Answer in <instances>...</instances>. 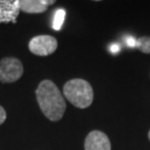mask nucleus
<instances>
[{
  "label": "nucleus",
  "instance_id": "2",
  "mask_svg": "<svg viewBox=\"0 0 150 150\" xmlns=\"http://www.w3.org/2000/svg\"><path fill=\"white\" fill-rule=\"evenodd\" d=\"M64 95L67 100L78 108H87L94 100V91L91 84L83 79H72L64 86Z\"/></svg>",
  "mask_w": 150,
  "mask_h": 150
},
{
  "label": "nucleus",
  "instance_id": "10",
  "mask_svg": "<svg viewBox=\"0 0 150 150\" xmlns=\"http://www.w3.org/2000/svg\"><path fill=\"white\" fill-rule=\"evenodd\" d=\"M126 43L129 47H136L137 46V40L133 36H128L126 38Z\"/></svg>",
  "mask_w": 150,
  "mask_h": 150
},
{
  "label": "nucleus",
  "instance_id": "5",
  "mask_svg": "<svg viewBox=\"0 0 150 150\" xmlns=\"http://www.w3.org/2000/svg\"><path fill=\"white\" fill-rule=\"evenodd\" d=\"M84 148L85 150H111V143L103 132L96 130L86 137Z\"/></svg>",
  "mask_w": 150,
  "mask_h": 150
},
{
  "label": "nucleus",
  "instance_id": "13",
  "mask_svg": "<svg viewBox=\"0 0 150 150\" xmlns=\"http://www.w3.org/2000/svg\"><path fill=\"white\" fill-rule=\"evenodd\" d=\"M148 139H149V140H150V131L148 132Z\"/></svg>",
  "mask_w": 150,
  "mask_h": 150
},
{
  "label": "nucleus",
  "instance_id": "3",
  "mask_svg": "<svg viewBox=\"0 0 150 150\" xmlns=\"http://www.w3.org/2000/svg\"><path fill=\"white\" fill-rule=\"evenodd\" d=\"M23 74V65L16 58H4L0 61V81L13 83L19 80Z\"/></svg>",
  "mask_w": 150,
  "mask_h": 150
},
{
  "label": "nucleus",
  "instance_id": "8",
  "mask_svg": "<svg viewBox=\"0 0 150 150\" xmlns=\"http://www.w3.org/2000/svg\"><path fill=\"white\" fill-rule=\"evenodd\" d=\"M65 18V11L64 9H59L56 11L55 16H54V22H53V28L55 30H59L64 22Z\"/></svg>",
  "mask_w": 150,
  "mask_h": 150
},
{
  "label": "nucleus",
  "instance_id": "4",
  "mask_svg": "<svg viewBox=\"0 0 150 150\" xmlns=\"http://www.w3.org/2000/svg\"><path fill=\"white\" fill-rule=\"evenodd\" d=\"M58 48V41L51 35H38L29 41L28 49L36 56L46 57L53 54Z\"/></svg>",
  "mask_w": 150,
  "mask_h": 150
},
{
  "label": "nucleus",
  "instance_id": "6",
  "mask_svg": "<svg viewBox=\"0 0 150 150\" xmlns=\"http://www.w3.org/2000/svg\"><path fill=\"white\" fill-rule=\"evenodd\" d=\"M20 11V0H0V23H16Z\"/></svg>",
  "mask_w": 150,
  "mask_h": 150
},
{
  "label": "nucleus",
  "instance_id": "12",
  "mask_svg": "<svg viewBox=\"0 0 150 150\" xmlns=\"http://www.w3.org/2000/svg\"><path fill=\"white\" fill-rule=\"evenodd\" d=\"M120 51V46L118 44H112L111 46H110V52L115 54V53H118Z\"/></svg>",
  "mask_w": 150,
  "mask_h": 150
},
{
  "label": "nucleus",
  "instance_id": "1",
  "mask_svg": "<svg viewBox=\"0 0 150 150\" xmlns=\"http://www.w3.org/2000/svg\"><path fill=\"white\" fill-rule=\"evenodd\" d=\"M41 111L50 121H59L67 109L64 98L56 84L51 80H43L35 92Z\"/></svg>",
  "mask_w": 150,
  "mask_h": 150
},
{
  "label": "nucleus",
  "instance_id": "11",
  "mask_svg": "<svg viewBox=\"0 0 150 150\" xmlns=\"http://www.w3.org/2000/svg\"><path fill=\"white\" fill-rule=\"evenodd\" d=\"M6 117H7V114H6L5 109L0 105V125H2L5 122Z\"/></svg>",
  "mask_w": 150,
  "mask_h": 150
},
{
  "label": "nucleus",
  "instance_id": "9",
  "mask_svg": "<svg viewBox=\"0 0 150 150\" xmlns=\"http://www.w3.org/2000/svg\"><path fill=\"white\" fill-rule=\"evenodd\" d=\"M140 52L144 54H150V37L142 36L137 40V46Z\"/></svg>",
  "mask_w": 150,
  "mask_h": 150
},
{
  "label": "nucleus",
  "instance_id": "7",
  "mask_svg": "<svg viewBox=\"0 0 150 150\" xmlns=\"http://www.w3.org/2000/svg\"><path fill=\"white\" fill-rule=\"evenodd\" d=\"M55 2V0H20V8L25 13L39 14L45 12L48 6Z\"/></svg>",
  "mask_w": 150,
  "mask_h": 150
}]
</instances>
